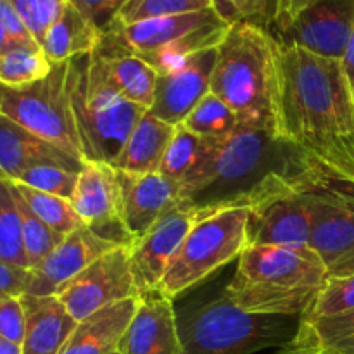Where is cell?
Here are the masks:
<instances>
[{
	"label": "cell",
	"mask_w": 354,
	"mask_h": 354,
	"mask_svg": "<svg viewBox=\"0 0 354 354\" xmlns=\"http://www.w3.org/2000/svg\"><path fill=\"white\" fill-rule=\"evenodd\" d=\"M196 220V207L182 201L147 235L131 245V272L140 296L159 289L169 263Z\"/></svg>",
	"instance_id": "obj_16"
},
{
	"label": "cell",
	"mask_w": 354,
	"mask_h": 354,
	"mask_svg": "<svg viewBox=\"0 0 354 354\" xmlns=\"http://www.w3.org/2000/svg\"><path fill=\"white\" fill-rule=\"evenodd\" d=\"M69 2L78 7L102 33H106L128 0H69Z\"/></svg>",
	"instance_id": "obj_40"
},
{
	"label": "cell",
	"mask_w": 354,
	"mask_h": 354,
	"mask_svg": "<svg viewBox=\"0 0 354 354\" xmlns=\"http://www.w3.org/2000/svg\"><path fill=\"white\" fill-rule=\"evenodd\" d=\"M299 330L322 354H354V310L325 318H301Z\"/></svg>",
	"instance_id": "obj_26"
},
{
	"label": "cell",
	"mask_w": 354,
	"mask_h": 354,
	"mask_svg": "<svg viewBox=\"0 0 354 354\" xmlns=\"http://www.w3.org/2000/svg\"><path fill=\"white\" fill-rule=\"evenodd\" d=\"M0 354H23V344L0 339Z\"/></svg>",
	"instance_id": "obj_46"
},
{
	"label": "cell",
	"mask_w": 354,
	"mask_h": 354,
	"mask_svg": "<svg viewBox=\"0 0 354 354\" xmlns=\"http://www.w3.org/2000/svg\"><path fill=\"white\" fill-rule=\"evenodd\" d=\"M301 154V152H299ZM299 176L311 211V241L328 277L354 273V196L301 154Z\"/></svg>",
	"instance_id": "obj_11"
},
{
	"label": "cell",
	"mask_w": 354,
	"mask_h": 354,
	"mask_svg": "<svg viewBox=\"0 0 354 354\" xmlns=\"http://www.w3.org/2000/svg\"><path fill=\"white\" fill-rule=\"evenodd\" d=\"M248 220L245 201L216 209L197 211L196 223L169 263L159 292L175 299L241 258L249 245Z\"/></svg>",
	"instance_id": "obj_7"
},
{
	"label": "cell",
	"mask_w": 354,
	"mask_h": 354,
	"mask_svg": "<svg viewBox=\"0 0 354 354\" xmlns=\"http://www.w3.org/2000/svg\"><path fill=\"white\" fill-rule=\"evenodd\" d=\"M38 166H57L80 173L85 162L73 158L52 142L31 133L9 118L0 116V171L2 178L17 180Z\"/></svg>",
	"instance_id": "obj_20"
},
{
	"label": "cell",
	"mask_w": 354,
	"mask_h": 354,
	"mask_svg": "<svg viewBox=\"0 0 354 354\" xmlns=\"http://www.w3.org/2000/svg\"><path fill=\"white\" fill-rule=\"evenodd\" d=\"M218 47L206 48L158 76L151 111L166 123L182 124L197 104L211 93V78L216 64Z\"/></svg>",
	"instance_id": "obj_17"
},
{
	"label": "cell",
	"mask_w": 354,
	"mask_h": 354,
	"mask_svg": "<svg viewBox=\"0 0 354 354\" xmlns=\"http://www.w3.org/2000/svg\"><path fill=\"white\" fill-rule=\"evenodd\" d=\"M26 335V310L21 297H0V339L23 344Z\"/></svg>",
	"instance_id": "obj_38"
},
{
	"label": "cell",
	"mask_w": 354,
	"mask_h": 354,
	"mask_svg": "<svg viewBox=\"0 0 354 354\" xmlns=\"http://www.w3.org/2000/svg\"><path fill=\"white\" fill-rule=\"evenodd\" d=\"M230 23L214 7L178 16L158 17L120 26L113 24L106 37L144 59L156 71H171L190 55L218 47Z\"/></svg>",
	"instance_id": "obj_8"
},
{
	"label": "cell",
	"mask_w": 354,
	"mask_h": 354,
	"mask_svg": "<svg viewBox=\"0 0 354 354\" xmlns=\"http://www.w3.org/2000/svg\"><path fill=\"white\" fill-rule=\"evenodd\" d=\"M242 16L261 26H272L277 12V0H230Z\"/></svg>",
	"instance_id": "obj_41"
},
{
	"label": "cell",
	"mask_w": 354,
	"mask_h": 354,
	"mask_svg": "<svg viewBox=\"0 0 354 354\" xmlns=\"http://www.w3.org/2000/svg\"><path fill=\"white\" fill-rule=\"evenodd\" d=\"M9 2L41 45L47 31L59 19L69 0H9Z\"/></svg>",
	"instance_id": "obj_36"
},
{
	"label": "cell",
	"mask_w": 354,
	"mask_h": 354,
	"mask_svg": "<svg viewBox=\"0 0 354 354\" xmlns=\"http://www.w3.org/2000/svg\"><path fill=\"white\" fill-rule=\"evenodd\" d=\"M327 277L310 245H248L223 294L248 313L303 318Z\"/></svg>",
	"instance_id": "obj_3"
},
{
	"label": "cell",
	"mask_w": 354,
	"mask_h": 354,
	"mask_svg": "<svg viewBox=\"0 0 354 354\" xmlns=\"http://www.w3.org/2000/svg\"><path fill=\"white\" fill-rule=\"evenodd\" d=\"M297 149L272 133L239 124L220 138H203L196 165L180 182L182 201L197 211L241 203L268 173L292 165Z\"/></svg>",
	"instance_id": "obj_2"
},
{
	"label": "cell",
	"mask_w": 354,
	"mask_h": 354,
	"mask_svg": "<svg viewBox=\"0 0 354 354\" xmlns=\"http://www.w3.org/2000/svg\"><path fill=\"white\" fill-rule=\"evenodd\" d=\"M341 68L344 73L346 80H348V85L351 88L353 99H354V31L351 35V40H349L348 48L344 52V57L341 59Z\"/></svg>",
	"instance_id": "obj_43"
},
{
	"label": "cell",
	"mask_w": 354,
	"mask_h": 354,
	"mask_svg": "<svg viewBox=\"0 0 354 354\" xmlns=\"http://www.w3.org/2000/svg\"><path fill=\"white\" fill-rule=\"evenodd\" d=\"M301 318L254 315L235 306L225 294L182 317L183 354H256L287 348L297 337Z\"/></svg>",
	"instance_id": "obj_6"
},
{
	"label": "cell",
	"mask_w": 354,
	"mask_h": 354,
	"mask_svg": "<svg viewBox=\"0 0 354 354\" xmlns=\"http://www.w3.org/2000/svg\"><path fill=\"white\" fill-rule=\"evenodd\" d=\"M104 33L78 9L68 2L41 41L44 54L52 64L92 54L102 44Z\"/></svg>",
	"instance_id": "obj_25"
},
{
	"label": "cell",
	"mask_w": 354,
	"mask_h": 354,
	"mask_svg": "<svg viewBox=\"0 0 354 354\" xmlns=\"http://www.w3.org/2000/svg\"><path fill=\"white\" fill-rule=\"evenodd\" d=\"M277 138L354 196V99L341 61L279 44Z\"/></svg>",
	"instance_id": "obj_1"
},
{
	"label": "cell",
	"mask_w": 354,
	"mask_h": 354,
	"mask_svg": "<svg viewBox=\"0 0 354 354\" xmlns=\"http://www.w3.org/2000/svg\"><path fill=\"white\" fill-rule=\"evenodd\" d=\"M353 31L354 0H308L289 19L273 26V37L287 47L341 61Z\"/></svg>",
	"instance_id": "obj_12"
},
{
	"label": "cell",
	"mask_w": 354,
	"mask_h": 354,
	"mask_svg": "<svg viewBox=\"0 0 354 354\" xmlns=\"http://www.w3.org/2000/svg\"><path fill=\"white\" fill-rule=\"evenodd\" d=\"M313 349L315 346L311 344V342L306 339V335L299 330L297 332L296 341H294L290 346H287V348L280 349L277 354H310Z\"/></svg>",
	"instance_id": "obj_45"
},
{
	"label": "cell",
	"mask_w": 354,
	"mask_h": 354,
	"mask_svg": "<svg viewBox=\"0 0 354 354\" xmlns=\"http://www.w3.org/2000/svg\"><path fill=\"white\" fill-rule=\"evenodd\" d=\"M209 7H213L211 0H128L118 14L114 24L128 26L158 17L197 12Z\"/></svg>",
	"instance_id": "obj_32"
},
{
	"label": "cell",
	"mask_w": 354,
	"mask_h": 354,
	"mask_svg": "<svg viewBox=\"0 0 354 354\" xmlns=\"http://www.w3.org/2000/svg\"><path fill=\"white\" fill-rule=\"evenodd\" d=\"M0 261L31 268L24 248L19 211L6 178H0Z\"/></svg>",
	"instance_id": "obj_30"
},
{
	"label": "cell",
	"mask_w": 354,
	"mask_h": 354,
	"mask_svg": "<svg viewBox=\"0 0 354 354\" xmlns=\"http://www.w3.org/2000/svg\"><path fill=\"white\" fill-rule=\"evenodd\" d=\"M310 354H322V353H320V351H318V349H317V348H315V349H313V351H311Z\"/></svg>",
	"instance_id": "obj_47"
},
{
	"label": "cell",
	"mask_w": 354,
	"mask_h": 354,
	"mask_svg": "<svg viewBox=\"0 0 354 354\" xmlns=\"http://www.w3.org/2000/svg\"><path fill=\"white\" fill-rule=\"evenodd\" d=\"M306 2L308 0H277V12H275V19H273L272 26L289 19V17L292 16L297 9H301Z\"/></svg>",
	"instance_id": "obj_42"
},
{
	"label": "cell",
	"mask_w": 354,
	"mask_h": 354,
	"mask_svg": "<svg viewBox=\"0 0 354 354\" xmlns=\"http://www.w3.org/2000/svg\"><path fill=\"white\" fill-rule=\"evenodd\" d=\"M354 310V273L327 277L320 294L304 318H325Z\"/></svg>",
	"instance_id": "obj_34"
},
{
	"label": "cell",
	"mask_w": 354,
	"mask_h": 354,
	"mask_svg": "<svg viewBox=\"0 0 354 354\" xmlns=\"http://www.w3.org/2000/svg\"><path fill=\"white\" fill-rule=\"evenodd\" d=\"M26 310L23 354H61L78 322L57 296L21 297Z\"/></svg>",
	"instance_id": "obj_22"
},
{
	"label": "cell",
	"mask_w": 354,
	"mask_h": 354,
	"mask_svg": "<svg viewBox=\"0 0 354 354\" xmlns=\"http://www.w3.org/2000/svg\"><path fill=\"white\" fill-rule=\"evenodd\" d=\"M183 124L203 138H220L237 130L241 121L227 102L214 93H207Z\"/></svg>",
	"instance_id": "obj_31"
},
{
	"label": "cell",
	"mask_w": 354,
	"mask_h": 354,
	"mask_svg": "<svg viewBox=\"0 0 354 354\" xmlns=\"http://www.w3.org/2000/svg\"><path fill=\"white\" fill-rule=\"evenodd\" d=\"M138 301L140 297L121 301L78 322L61 354H111L118 351L137 311Z\"/></svg>",
	"instance_id": "obj_23"
},
{
	"label": "cell",
	"mask_w": 354,
	"mask_h": 354,
	"mask_svg": "<svg viewBox=\"0 0 354 354\" xmlns=\"http://www.w3.org/2000/svg\"><path fill=\"white\" fill-rule=\"evenodd\" d=\"M175 127L147 111L131 130L114 168L131 173H159Z\"/></svg>",
	"instance_id": "obj_24"
},
{
	"label": "cell",
	"mask_w": 354,
	"mask_h": 354,
	"mask_svg": "<svg viewBox=\"0 0 354 354\" xmlns=\"http://www.w3.org/2000/svg\"><path fill=\"white\" fill-rule=\"evenodd\" d=\"M71 61L52 66L47 78L23 88L2 86L0 116L85 162L71 107Z\"/></svg>",
	"instance_id": "obj_10"
},
{
	"label": "cell",
	"mask_w": 354,
	"mask_h": 354,
	"mask_svg": "<svg viewBox=\"0 0 354 354\" xmlns=\"http://www.w3.org/2000/svg\"><path fill=\"white\" fill-rule=\"evenodd\" d=\"M95 52L109 85L128 102L151 109L159 73L106 35Z\"/></svg>",
	"instance_id": "obj_21"
},
{
	"label": "cell",
	"mask_w": 354,
	"mask_h": 354,
	"mask_svg": "<svg viewBox=\"0 0 354 354\" xmlns=\"http://www.w3.org/2000/svg\"><path fill=\"white\" fill-rule=\"evenodd\" d=\"M52 66L44 48H12L0 54V83L10 88L30 86L47 78Z\"/></svg>",
	"instance_id": "obj_27"
},
{
	"label": "cell",
	"mask_w": 354,
	"mask_h": 354,
	"mask_svg": "<svg viewBox=\"0 0 354 354\" xmlns=\"http://www.w3.org/2000/svg\"><path fill=\"white\" fill-rule=\"evenodd\" d=\"M301 154L292 165L268 173L248 196L249 245H310L311 211L299 176Z\"/></svg>",
	"instance_id": "obj_9"
},
{
	"label": "cell",
	"mask_w": 354,
	"mask_h": 354,
	"mask_svg": "<svg viewBox=\"0 0 354 354\" xmlns=\"http://www.w3.org/2000/svg\"><path fill=\"white\" fill-rule=\"evenodd\" d=\"M69 82L85 161L114 166L131 130L149 109L128 102L109 85L95 50L71 59Z\"/></svg>",
	"instance_id": "obj_5"
},
{
	"label": "cell",
	"mask_w": 354,
	"mask_h": 354,
	"mask_svg": "<svg viewBox=\"0 0 354 354\" xmlns=\"http://www.w3.org/2000/svg\"><path fill=\"white\" fill-rule=\"evenodd\" d=\"M111 354H121L120 351H114V353H111Z\"/></svg>",
	"instance_id": "obj_48"
},
{
	"label": "cell",
	"mask_w": 354,
	"mask_h": 354,
	"mask_svg": "<svg viewBox=\"0 0 354 354\" xmlns=\"http://www.w3.org/2000/svg\"><path fill=\"white\" fill-rule=\"evenodd\" d=\"M7 180V178H6ZM10 187V194H12L14 204H16L17 211H19L21 223H23V237H24V248H26L28 261H30L31 268H37L40 263L47 259V256L64 241V235L57 234L52 230L45 221H41L37 214L33 213L26 201L23 199L16 187L12 185L10 180H7Z\"/></svg>",
	"instance_id": "obj_28"
},
{
	"label": "cell",
	"mask_w": 354,
	"mask_h": 354,
	"mask_svg": "<svg viewBox=\"0 0 354 354\" xmlns=\"http://www.w3.org/2000/svg\"><path fill=\"white\" fill-rule=\"evenodd\" d=\"M116 178L120 187L121 220L133 244L182 203L180 183L161 173L116 169Z\"/></svg>",
	"instance_id": "obj_15"
},
{
	"label": "cell",
	"mask_w": 354,
	"mask_h": 354,
	"mask_svg": "<svg viewBox=\"0 0 354 354\" xmlns=\"http://www.w3.org/2000/svg\"><path fill=\"white\" fill-rule=\"evenodd\" d=\"M71 204L83 225L99 237L118 245H133L121 220L120 187L114 166L85 161Z\"/></svg>",
	"instance_id": "obj_14"
},
{
	"label": "cell",
	"mask_w": 354,
	"mask_h": 354,
	"mask_svg": "<svg viewBox=\"0 0 354 354\" xmlns=\"http://www.w3.org/2000/svg\"><path fill=\"white\" fill-rule=\"evenodd\" d=\"M33 268L0 261V297L28 296L33 286Z\"/></svg>",
	"instance_id": "obj_39"
},
{
	"label": "cell",
	"mask_w": 354,
	"mask_h": 354,
	"mask_svg": "<svg viewBox=\"0 0 354 354\" xmlns=\"http://www.w3.org/2000/svg\"><path fill=\"white\" fill-rule=\"evenodd\" d=\"M121 354H183L178 313L165 294H142L138 308L121 339Z\"/></svg>",
	"instance_id": "obj_18"
},
{
	"label": "cell",
	"mask_w": 354,
	"mask_h": 354,
	"mask_svg": "<svg viewBox=\"0 0 354 354\" xmlns=\"http://www.w3.org/2000/svg\"><path fill=\"white\" fill-rule=\"evenodd\" d=\"M55 296L76 322L121 301L140 297L130 263V248L120 245L86 266Z\"/></svg>",
	"instance_id": "obj_13"
},
{
	"label": "cell",
	"mask_w": 354,
	"mask_h": 354,
	"mask_svg": "<svg viewBox=\"0 0 354 354\" xmlns=\"http://www.w3.org/2000/svg\"><path fill=\"white\" fill-rule=\"evenodd\" d=\"M78 178L80 173L71 171V169L57 168V166H38V168L21 173L19 178L14 182L71 201L78 185Z\"/></svg>",
	"instance_id": "obj_35"
},
{
	"label": "cell",
	"mask_w": 354,
	"mask_h": 354,
	"mask_svg": "<svg viewBox=\"0 0 354 354\" xmlns=\"http://www.w3.org/2000/svg\"><path fill=\"white\" fill-rule=\"evenodd\" d=\"M201 145H203V137L194 133L183 123L176 124L175 133H173L171 142H169L159 173L180 183L196 165L197 158H199Z\"/></svg>",
	"instance_id": "obj_33"
},
{
	"label": "cell",
	"mask_w": 354,
	"mask_h": 354,
	"mask_svg": "<svg viewBox=\"0 0 354 354\" xmlns=\"http://www.w3.org/2000/svg\"><path fill=\"white\" fill-rule=\"evenodd\" d=\"M211 3H213L214 9L218 10V14H220L227 23L232 24L237 23V21H242V16L239 14V10L235 9V6L230 0H211Z\"/></svg>",
	"instance_id": "obj_44"
},
{
	"label": "cell",
	"mask_w": 354,
	"mask_h": 354,
	"mask_svg": "<svg viewBox=\"0 0 354 354\" xmlns=\"http://www.w3.org/2000/svg\"><path fill=\"white\" fill-rule=\"evenodd\" d=\"M12 48H41L9 0H0V54Z\"/></svg>",
	"instance_id": "obj_37"
},
{
	"label": "cell",
	"mask_w": 354,
	"mask_h": 354,
	"mask_svg": "<svg viewBox=\"0 0 354 354\" xmlns=\"http://www.w3.org/2000/svg\"><path fill=\"white\" fill-rule=\"evenodd\" d=\"M12 185L23 196V199L33 209V213L57 234L66 237V235H69L83 225L82 218L78 216L69 199L54 196V194L41 192V190L31 189V187L17 182H12Z\"/></svg>",
	"instance_id": "obj_29"
},
{
	"label": "cell",
	"mask_w": 354,
	"mask_h": 354,
	"mask_svg": "<svg viewBox=\"0 0 354 354\" xmlns=\"http://www.w3.org/2000/svg\"><path fill=\"white\" fill-rule=\"evenodd\" d=\"M211 93L230 106L241 124L277 138L279 41L268 28L248 19L230 24L218 45Z\"/></svg>",
	"instance_id": "obj_4"
},
{
	"label": "cell",
	"mask_w": 354,
	"mask_h": 354,
	"mask_svg": "<svg viewBox=\"0 0 354 354\" xmlns=\"http://www.w3.org/2000/svg\"><path fill=\"white\" fill-rule=\"evenodd\" d=\"M116 248L120 245L99 237L95 232L82 225L75 232L66 235L64 241L47 256V259L33 268L35 279L30 294L55 296L86 266Z\"/></svg>",
	"instance_id": "obj_19"
}]
</instances>
